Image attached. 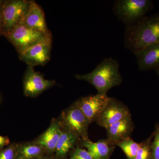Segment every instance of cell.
Masks as SVG:
<instances>
[{
  "mask_svg": "<svg viewBox=\"0 0 159 159\" xmlns=\"http://www.w3.org/2000/svg\"><path fill=\"white\" fill-rule=\"evenodd\" d=\"M159 43V13L146 16L133 25L126 27L125 48L134 55L146 47Z\"/></svg>",
  "mask_w": 159,
  "mask_h": 159,
  "instance_id": "6da1fadb",
  "label": "cell"
},
{
  "mask_svg": "<svg viewBox=\"0 0 159 159\" xmlns=\"http://www.w3.org/2000/svg\"><path fill=\"white\" fill-rule=\"evenodd\" d=\"M75 77L89 83L97 89V94L103 95L107 94L113 88L120 85L122 82L119 62L111 57L103 60L90 73L77 74Z\"/></svg>",
  "mask_w": 159,
  "mask_h": 159,
  "instance_id": "7a4b0ae2",
  "label": "cell"
},
{
  "mask_svg": "<svg viewBox=\"0 0 159 159\" xmlns=\"http://www.w3.org/2000/svg\"><path fill=\"white\" fill-rule=\"evenodd\" d=\"M153 7V2L151 0H116L112 9L117 18L128 27L146 16Z\"/></svg>",
  "mask_w": 159,
  "mask_h": 159,
  "instance_id": "3957f363",
  "label": "cell"
},
{
  "mask_svg": "<svg viewBox=\"0 0 159 159\" xmlns=\"http://www.w3.org/2000/svg\"><path fill=\"white\" fill-rule=\"evenodd\" d=\"M30 2L26 0L4 2L1 9L2 34L6 37L22 23L29 12Z\"/></svg>",
  "mask_w": 159,
  "mask_h": 159,
  "instance_id": "277c9868",
  "label": "cell"
},
{
  "mask_svg": "<svg viewBox=\"0 0 159 159\" xmlns=\"http://www.w3.org/2000/svg\"><path fill=\"white\" fill-rule=\"evenodd\" d=\"M57 119L62 130L74 134L81 140L89 139V126L91 123L74 102L63 111Z\"/></svg>",
  "mask_w": 159,
  "mask_h": 159,
  "instance_id": "5b68a950",
  "label": "cell"
},
{
  "mask_svg": "<svg viewBox=\"0 0 159 159\" xmlns=\"http://www.w3.org/2000/svg\"><path fill=\"white\" fill-rule=\"evenodd\" d=\"M6 37L16 49L19 54L39 43L52 41L51 34H43L20 24Z\"/></svg>",
  "mask_w": 159,
  "mask_h": 159,
  "instance_id": "8992f818",
  "label": "cell"
},
{
  "mask_svg": "<svg viewBox=\"0 0 159 159\" xmlns=\"http://www.w3.org/2000/svg\"><path fill=\"white\" fill-rule=\"evenodd\" d=\"M56 84L55 80L45 79L42 74L34 70V67L28 66L23 79L24 93L26 97H37Z\"/></svg>",
  "mask_w": 159,
  "mask_h": 159,
  "instance_id": "52a82bcc",
  "label": "cell"
},
{
  "mask_svg": "<svg viewBox=\"0 0 159 159\" xmlns=\"http://www.w3.org/2000/svg\"><path fill=\"white\" fill-rule=\"evenodd\" d=\"M107 94H97L81 97L74 102L90 123L97 122L108 102Z\"/></svg>",
  "mask_w": 159,
  "mask_h": 159,
  "instance_id": "ba28073f",
  "label": "cell"
},
{
  "mask_svg": "<svg viewBox=\"0 0 159 159\" xmlns=\"http://www.w3.org/2000/svg\"><path fill=\"white\" fill-rule=\"evenodd\" d=\"M129 110L121 101L115 98H110L105 108L97 120V124L104 128L131 116Z\"/></svg>",
  "mask_w": 159,
  "mask_h": 159,
  "instance_id": "9c48e42d",
  "label": "cell"
},
{
  "mask_svg": "<svg viewBox=\"0 0 159 159\" xmlns=\"http://www.w3.org/2000/svg\"><path fill=\"white\" fill-rule=\"evenodd\" d=\"M52 41L39 43L20 53V58L28 66L45 65L50 59Z\"/></svg>",
  "mask_w": 159,
  "mask_h": 159,
  "instance_id": "30bf717a",
  "label": "cell"
},
{
  "mask_svg": "<svg viewBox=\"0 0 159 159\" xmlns=\"http://www.w3.org/2000/svg\"><path fill=\"white\" fill-rule=\"evenodd\" d=\"M134 129L131 116L112 124L106 128L107 140L111 145H116L123 140L130 138Z\"/></svg>",
  "mask_w": 159,
  "mask_h": 159,
  "instance_id": "8fae6325",
  "label": "cell"
},
{
  "mask_svg": "<svg viewBox=\"0 0 159 159\" xmlns=\"http://www.w3.org/2000/svg\"><path fill=\"white\" fill-rule=\"evenodd\" d=\"M62 133L57 119H52L48 128L34 140L45 150L46 154L54 153L55 148Z\"/></svg>",
  "mask_w": 159,
  "mask_h": 159,
  "instance_id": "7c38bea8",
  "label": "cell"
},
{
  "mask_svg": "<svg viewBox=\"0 0 159 159\" xmlns=\"http://www.w3.org/2000/svg\"><path fill=\"white\" fill-rule=\"evenodd\" d=\"M135 55L139 70H155L159 68V43L146 47Z\"/></svg>",
  "mask_w": 159,
  "mask_h": 159,
  "instance_id": "4fadbf2b",
  "label": "cell"
},
{
  "mask_svg": "<svg viewBox=\"0 0 159 159\" xmlns=\"http://www.w3.org/2000/svg\"><path fill=\"white\" fill-rule=\"evenodd\" d=\"M22 24L43 34H51L47 26L43 11L34 1H30L29 12Z\"/></svg>",
  "mask_w": 159,
  "mask_h": 159,
  "instance_id": "5bb4252c",
  "label": "cell"
},
{
  "mask_svg": "<svg viewBox=\"0 0 159 159\" xmlns=\"http://www.w3.org/2000/svg\"><path fill=\"white\" fill-rule=\"evenodd\" d=\"M79 145L86 148L93 159H109L115 149V146L111 145L107 139L96 142H92L89 139L80 140Z\"/></svg>",
  "mask_w": 159,
  "mask_h": 159,
  "instance_id": "9a60e30c",
  "label": "cell"
},
{
  "mask_svg": "<svg viewBox=\"0 0 159 159\" xmlns=\"http://www.w3.org/2000/svg\"><path fill=\"white\" fill-rule=\"evenodd\" d=\"M80 140L74 134L62 130L54 151L56 159H65L69 152L79 145Z\"/></svg>",
  "mask_w": 159,
  "mask_h": 159,
  "instance_id": "2e32d148",
  "label": "cell"
},
{
  "mask_svg": "<svg viewBox=\"0 0 159 159\" xmlns=\"http://www.w3.org/2000/svg\"><path fill=\"white\" fill-rule=\"evenodd\" d=\"M45 154L44 149L33 140L19 143L16 159H35Z\"/></svg>",
  "mask_w": 159,
  "mask_h": 159,
  "instance_id": "e0dca14e",
  "label": "cell"
},
{
  "mask_svg": "<svg viewBox=\"0 0 159 159\" xmlns=\"http://www.w3.org/2000/svg\"><path fill=\"white\" fill-rule=\"evenodd\" d=\"M140 145V143L134 142L131 137L123 140L116 145L122 149L127 159L135 158Z\"/></svg>",
  "mask_w": 159,
  "mask_h": 159,
  "instance_id": "ac0fdd59",
  "label": "cell"
},
{
  "mask_svg": "<svg viewBox=\"0 0 159 159\" xmlns=\"http://www.w3.org/2000/svg\"><path fill=\"white\" fill-rule=\"evenodd\" d=\"M153 136L154 133L148 139L140 143V147L135 159H151V145Z\"/></svg>",
  "mask_w": 159,
  "mask_h": 159,
  "instance_id": "d6986e66",
  "label": "cell"
},
{
  "mask_svg": "<svg viewBox=\"0 0 159 159\" xmlns=\"http://www.w3.org/2000/svg\"><path fill=\"white\" fill-rule=\"evenodd\" d=\"M19 143H12L0 150V159H16Z\"/></svg>",
  "mask_w": 159,
  "mask_h": 159,
  "instance_id": "ffe728a7",
  "label": "cell"
},
{
  "mask_svg": "<svg viewBox=\"0 0 159 159\" xmlns=\"http://www.w3.org/2000/svg\"><path fill=\"white\" fill-rule=\"evenodd\" d=\"M153 133V141L151 145V159H159V125H156Z\"/></svg>",
  "mask_w": 159,
  "mask_h": 159,
  "instance_id": "44dd1931",
  "label": "cell"
},
{
  "mask_svg": "<svg viewBox=\"0 0 159 159\" xmlns=\"http://www.w3.org/2000/svg\"><path fill=\"white\" fill-rule=\"evenodd\" d=\"M70 159H93L87 150L77 145L71 153Z\"/></svg>",
  "mask_w": 159,
  "mask_h": 159,
  "instance_id": "7402d4cb",
  "label": "cell"
},
{
  "mask_svg": "<svg viewBox=\"0 0 159 159\" xmlns=\"http://www.w3.org/2000/svg\"><path fill=\"white\" fill-rule=\"evenodd\" d=\"M9 143L10 141L8 137L0 135V150L3 149L4 146L9 145Z\"/></svg>",
  "mask_w": 159,
  "mask_h": 159,
  "instance_id": "603a6c76",
  "label": "cell"
},
{
  "mask_svg": "<svg viewBox=\"0 0 159 159\" xmlns=\"http://www.w3.org/2000/svg\"><path fill=\"white\" fill-rule=\"evenodd\" d=\"M2 7H0V34H2V18H1V9H2Z\"/></svg>",
  "mask_w": 159,
  "mask_h": 159,
  "instance_id": "cb8c5ba5",
  "label": "cell"
},
{
  "mask_svg": "<svg viewBox=\"0 0 159 159\" xmlns=\"http://www.w3.org/2000/svg\"><path fill=\"white\" fill-rule=\"evenodd\" d=\"M35 159H52L51 158V157H49L48 156H43L40 157L38 158Z\"/></svg>",
  "mask_w": 159,
  "mask_h": 159,
  "instance_id": "d4e9b609",
  "label": "cell"
},
{
  "mask_svg": "<svg viewBox=\"0 0 159 159\" xmlns=\"http://www.w3.org/2000/svg\"><path fill=\"white\" fill-rule=\"evenodd\" d=\"M155 71L156 73L157 74L158 76L159 77V68L156 69V70H155Z\"/></svg>",
  "mask_w": 159,
  "mask_h": 159,
  "instance_id": "484cf974",
  "label": "cell"
},
{
  "mask_svg": "<svg viewBox=\"0 0 159 159\" xmlns=\"http://www.w3.org/2000/svg\"><path fill=\"white\" fill-rule=\"evenodd\" d=\"M4 1H0V7H2V6L3 3H4Z\"/></svg>",
  "mask_w": 159,
  "mask_h": 159,
  "instance_id": "4316f807",
  "label": "cell"
}]
</instances>
